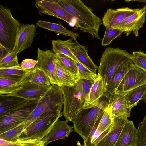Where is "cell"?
<instances>
[{
  "mask_svg": "<svg viewBox=\"0 0 146 146\" xmlns=\"http://www.w3.org/2000/svg\"><path fill=\"white\" fill-rule=\"evenodd\" d=\"M37 63L35 67L42 70L46 74L52 85L60 86L56 74V54L48 49L44 50L38 48Z\"/></svg>",
  "mask_w": 146,
  "mask_h": 146,
  "instance_id": "obj_9",
  "label": "cell"
},
{
  "mask_svg": "<svg viewBox=\"0 0 146 146\" xmlns=\"http://www.w3.org/2000/svg\"><path fill=\"white\" fill-rule=\"evenodd\" d=\"M31 70H24L21 66L8 68H0V78H7L22 81L25 80Z\"/></svg>",
  "mask_w": 146,
  "mask_h": 146,
  "instance_id": "obj_25",
  "label": "cell"
},
{
  "mask_svg": "<svg viewBox=\"0 0 146 146\" xmlns=\"http://www.w3.org/2000/svg\"><path fill=\"white\" fill-rule=\"evenodd\" d=\"M127 120L124 117L113 118V123L110 130L95 146H114Z\"/></svg>",
  "mask_w": 146,
  "mask_h": 146,
  "instance_id": "obj_17",
  "label": "cell"
},
{
  "mask_svg": "<svg viewBox=\"0 0 146 146\" xmlns=\"http://www.w3.org/2000/svg\"><path fill=\"white\" fill-rule=\"evenodd\" d=\"M37 62V60L32 59H25L22 61L21 66L24 70L32 69L35 68Z\"/></svg>",
  "mask_w": 146,
  "mask_h": 146,
  "instance_id": "obj_38",
  "label": "cell"
},
{
  "mask_svg": "<svg viewBox=\"0 0 146 146\" xmlns=\"http://www.w3.org/2000/svg\"><path fill=\"white\" fill-rule=\"evenodd\" d=\"M57 60L67 70L78 76V67L75 61L71 58L62 54H56Z\"/></svg>",
  "mask_w": 146,
  "mask_h": 146,
  "instance_id": "obj_31",
  "label": "cell"
},
{
  "mask_svg": "<svg viewBox=\"0 0 146 146\" xmlns=\"http://www.w3.org/2000/svg\"><path fill=\"white\" fill-rule=\"evenodd\" d=\"M127 1V2H129V1H137V2H143V3H146V0H126V1Z\"/></svg>",
  "mask_w": 146,
  "mask_h": 146,
  "instance_id": "obj_42",
  "label": "cell"
},
{
  "mask_svg": "<svg viewBox=\"0 0 146 146\" xmlns=\"http://www.w3.org/2000/svg\"><path fill=\"white\" fill-rule=\"evenodd\" d=\"M25 80L40 85L52 86L49 78L44 72L41 68L36 67L31 70Z\"/></svg>",
  "mask_w": 146,
  "mask_h": 146,
  "instance_id": "obj_26",
  "label": "cell"
},
{
  "mask_svg": "<svg viewBox=\"0 0 146 146\" xmlns=\"http://www.w3.org/2000/svg\"><path fill=\"white\" fill-rule=\"evenodd\" d=\"M39 100H29L26 104L0 117V134L23 122L36 107Z\"/></svg>",
  "mask_w": 146,
  "mask_h": 146,
  "instance_id": "obj_7",
  "label": "cell"
},
{
  "mask_svg": "<svg viewBox=\"0 0 146 146\" xmlns=\"http://www.w3.org/2000/svg\"><path fill=\"white\" fill-rule=\"evenodd\" d=\"M104 94L102 80L98 74L97 80L92 85L87 99L84 104L83 108L89 109L97 106Z\"/></svg>",
  "mask_w": 146,
  "mask_h": 146,
  "instance_id": "obj_22",
  "label": "cell"
},
{
  "mask_svg": "<svg viewBox=\"0 0 146 146\" xmlns=\"http://www.w3.org/2000/svg\"><path fill=\"white\" fill-rule=\"evenodd\" d=\"M136 129L133 121L128 119L114 146H134Z\"/></svg>",
  "mask_w": 146,
  "mask_h": 146,
  "instance_id": "obj_21",
  "label": "cell"
},
{
  "mask_svg": "<svg viewBox=\"0 0 146 146\" xmlns=\"http://www.w3.org/2000/svg\"><path fill=\"white\" fill-rule=\"evenodd\" d=\"M19 66L17 55L12 52L0 60V68H8Z\"/></svg>",
  "mask_w": 146,
  "mask_h": 146,
  "instance_id": "obj_36",
  "label": "cell"
},
{
  "mask_svg": "<svg viewBox=\"0 0 146 146\" xmlns=\"http://www.w3.org/2000/svg\"><path fill=\"white\" fill-rule=\"evenodd\" d=\"M131 54L119 48L108 47L102 54L98 68V74L101 78L104 93L113 74L124 62L131 59Z\"/></svg>",
  "mask_w": 146,
  "mask_h": 146,
  "instance_id": "obj_3",
  "label": "cell"
},
{
  "mask_svg": "<svg viewBox=\"0 0 146 146\" xmlns=\"http://www.w3.org/2000/svg\"><path fill=\"white\" fill-rule=\"evenodd\" d=\"M22 146H45V143L42 140L25 141Z\"/></svg>",
  "mask_w": 146,
  "mask_h": 146,
  "instance_id": "obj_40",
  "label": "cell"
},
{
  "mask_svg": "<svg viewBox=\"0 0 146 146\" xmlns=\"http://www.w3.org/2000/svg\"><path fill=\"white\" fill-rule=\"evenodd\" d=\"M61 110L43 113L25 129L19 140H41L50 132L56 122L63 115Z\"/></svg>",
  "mask_w": 146,
  "mask_h": 146,
  "instance_id": "obj_4",
  "label": "cell"
},
{
  "mask_svg": "<svg viewBox=\"0 0 146 146\" xmlns=\"http://www.w3.org/2000/svg\"><path fill=\"white\" fill-rule=\"evenodd\" d=\"M134 146H146V115L136 129Z\"/></svg>",
  "mask_w": 146,
  "mask_h": 146,
  "instance_id": "obj_32",
  "label": "cell"
},
{
  "mask_svg": "<svg viewBox=\"0 0 146 146\" xmlns=\"http://www.w3.org/2000/svg\"><path fill=\"white\" fill-rule=\"evenodd\" d=\"M11 52L9 50L0 44V60Z\"/></svg>",
  "mask_w": 146,
  "mask_h": 146,
  "instance_id": "obj_41",
  "label": "cell"
},
{
  "mask_svg": "<svg viewBox=\"0 0 146 146\" xmlns=\"http://www.w3.org/2000/svg\"><path fill=\"white\" fill-rule=\"evenodd\" d=\"M56 74L60 86H74L79 80L78 76L65 68L57 60L56 63Z\"/></svg>",
  "mask_w": 146,
  "mask_h": 146,
  "instance_id": "obj_23",
  "label": "cell"
},
{
  "mask_svg": "<svg viewBox=\"0 0 146 146\" xmlns=\"http://www.w3.org/2000/svg\"><path fill=\"white\" fill-rule=\"evenodd\" d=\"M146 15V5L122 22L110 28L120 30L127 37L132 32L136 37L139 36V29L145 23Z\"/></svg>",
  "mask_w": 146,
  "mask_h": 146,
  "instance_id": "obj_10",
  "label": "cell"
},
{
  "mask_svg": "<svg viewBox=\"0 0 146 146\" xmlns=\"http://www.w3.org/2000/svg\"><path fill=\"white\" fill-rule=\"evenodd\" d=\"M80 80L81 82L82 97L85 103L90 92L92 85L94 82L85 79Z\"/></svg>",
  "mask_w": 146,
  "mask_h": 146,
  "instance_id": "obj_37",
  "label": "cell"
},
{
  "mask_svg": "<svg viewBox=\"0 0 146 146\" xmlns=\"http://www.w3.org/2000/svg\"><path fill=\"white\" fill-rule=\"evenodd\" d=\"M58 4L77 21L76 29L89 33L94 38L100 40L98 32L102 20L92 9L80 0H57Z\"/></svg>",
  "mask_w": 146,
  "mask_h": 146,
  "instance_id": "obj_1",
  "label": "cell"
},
{
  "mask_svg": "<svg viewBox=\"0 0 146 146\" xmlns=\"http://www.w3.org/2000/svg\"><path fill=\"white\" fill-rule=\"evenodd\" d=\"M67 42V40L63 41L60 39L52 40V50L55 54H64L71 58L75 62H79L69 49Z\"/></svg>",
  "mask_w": 146,
  "mask_h": 146,
  "instance_id": "obj_29",
  "label": "cell"
},
{
  "mask_svg": "<svg viewBox=\"0 0 146 146\" xmlns=\"http://www.w3.org/2000/svg\"><path fill=\"white\" fill-rule=\"evenodd\" d=\"M29 100L14 95L0 94V117L22 106Z\"/></svg>",
  "mask_w": 146,
  "mask_h": 146,
  "instance_id": "obj_19",
  "label": "cell"
},
{
  "mask_svg": "<svg viewBox=\"0 0 146 146\" xmlns=\"http://www.w3.org/2000/svg\"><path fill=\"white\" fill-rule=\"evenodd\" d=\"M78 69L79 79H85L94 82L98 77V74L90 70L80 63L75 62Z\"/></svg>",
  "mask_w": 146,
  "mask_h": 146,
  "instance_id": "obj_34",
  "label": "cell"
},
{
  "mask_svg": "<svg viewBox=\"0 0 146 146\" xmlns=\"http://www.w3.org/2000/svg\"><path fill=\"white\" fill-rule=\"evenodd\" d=\"M145 84L146 72L134 64L119 84L115 94L124 93Z\"/></svg>",
  "mask_w": 146,
  "mask_h": 146,
  "instance_id": "obj_11",
  "label": "cell"
},
{
  "mask_svg": "<svg viewBox=\"0 0 146 146\" xmlns=\"http://www.w3.org/2000/svg\"><path fill=\"white\" fill-rule=\"evenodd\" d=\"M22 25L14 18L10 9L0 5V44L12 52Z\"/></svg>",
  "mask_w": 146,
  "mask_h": 146,
  "instance_id": "obj_5",
  "label": "cell"
},
{
  "mask_svg": "<svg viewBox=\"0 0 146 146\" xmlns=\"http://www.w3.org/2000/svg\"><path fill=\"white\" fill-rule=\"evenodd\" d=\"M139 9H131L127 7L116 9H109L105 13L102 18V24L108 28L116 25L136 12Z\"/></svg>",
  "mask_w": 146,
  "mask_h": 146,
  "instance_id": "obj_14",
  "label": "cell"
},
{
  "mask_svg": "<svg viewBox=\"0 0 146 146\" xmlns=\"http://www.w3.org/2000/svg\"><path fill=\"white\" fill-rule=\"evenodd\" d=\"M24 141L19 140L16 142H12L0 138V146H22Z\"/></svg>",
  "mask_w": 146,
  "mask_h": 146,
  "instance_id": "obj_39",
  "label": "cell"
},
{
  "mask_svg": "<svg viewBox=\"0 0 146 146\" xmlns=\"http://www.w3.org/2000/svg\"><path fill=\"white\" fill-rule=\"evenodd\" d=\"M68 121L59 119L56 122L48 133L42 140L45 143V146L56 140L65 139L74 131L73 127L68 124Z\"/></svg>",
  "mask_w": 146,
  "mask_h": 146,
  "instance_id": "obj_16",
  "label": "cell"
},
{
  "mask_svg": "<svg viewBox=\"0 0 146 146\" xmlns=\"http://www.w3.org/2000/svg\"><path fill=\"white\" fill-rule=\"evenodd\" d=\"M111 113L113 118L130 116L131 109L125 99V94H115L111 96Z\"/></svg>",
  "mask_w": 146,
  "mask_h": 146,
  "instance_id": "obj_18",
  "label": "cell"
},
{
  "mask_svg": "<svg viewBox=\"0 0 146 146\" xmlns=\"http://www.w3.org/2000/svg\"><path fill=\"white\" fill-rule=\"evenodd\" d=\"M127 102L132 110L136 106L146 94V84L138 87L124 93Z\"/></svg>",
  "mask_w": 146,
  "mask_h": 146,
  "instance_id": "obj_27",
  "label": "cell"
},
{
  "mask_svg": "<svg viewBox=\"0 0 146 146\" xmlns=\"http://www.w3.org/2000/svg\"><path fill=\"white\" fill-rule=\"evenodd\" d=\"M60 87L63 98V115L68 121L72 122L76 115L83 108L84 103L80 80L74 86Z\"/></svg>",
  "mask_w": 146,
  "mask_h": 146,
  "instance_id": "obj_6",
  "label": "cell"
},
{
  "mask_svg": "<svg viewBox=\"0 0 146 146\" xmlns=\"http://www.w3.org/2000/svg\"><path fill=\"white\" fill-rule=\"evenodd\" d=\"M72 38L67 40V45L70 50L79 62L93 72L96 73L97 66L88 54L86 47L79 44L77 41L73 42Z\"/></svg>",
  "mask_w": 146,
  "mask_h": 146,
  "instance_id": "obj_15",
  "label": "cell"
},
{
  "mask_svg": "<svg viewBox=\"0 0 146 146\" xmlns=\"http://www.w3.org/2000/svg\"><path fill=\"white\" fill-rule=\"evenodd\" d=\"M37 26L47 30L52 31L56 33L66 36L70 37L76 41L79 36L77 33L72 31L64 27L61 23H57L42 20H38L36 23Z\"/></svg>",
  "mask_w": 146,
  "mask_h": 146,
  "instance_id": "obj_24",
  "label": "cell"
},
{
  "mask_svg": "<svg viewBox=\"0 0 146 146\" xmlns=\"http://www.w3.org/2000/svg\"><path fill=\"white\" fill-rule=\"evenodd\" d=\"M134 65L131 59L123 63L112 76L106 93L110 95H114L116 89L125 76Z\"/></svg>",
  "mask_w": 146,
  "mask_h": 146,
  "instance_id": "obj_20",
  "label": "cell"
},
{
  "mask_svg": "<svg viewBox=\"0 0 146 146\" xmlns=\"http://www.w3.org/2000/svg\"><path fill=\"white\" fill-rule=\"evenodd\" d=\"M131 59L135 65L146 72V54L141 51L133 52Z\"/></svg>",
  "mask_w": 146,
  "mask_h": 146,
  "instance_id": "obj_35",
  "label": "cell"
},
{
  "mask_svg": "<svg viewBox=\"0 0 146 146\" xmlns=\"http://www.w3.org/2000/svg\"><path fill=\"white\" fill-rule=\"evenodd\" d=\"M141 100L144 101L146 104V94L143 97Z\"/></svg>",
  "mask_w": 146,
  "mask_h": 146,
  "instance_id": "obj_43",
  "label": "cell"
},
{
  "mask_svg": "<svg viewBox=\"0 0 146 146\" xmlns=\"http://www.w3.org/2000/svg\"><path fill=\"white\" fill-rule=\"evenodd\" d=\"M51 86L40 85L25 80L19 89L8 95L16 96L28 100H39Z\"/></svg>",
  "mask_w": 146,
  "mask_h": 146,
  "instance_id": "obj_13",
  "label": "cell"
},
{
  "mask_svg": "<svg viewBox=\"0 0 146 146\" xmlns=\"http://www.w3.org/2000/svg\"><path fill=\"white\" fill-rule=\"evenodd\" d=\"M25 129V124L23 122L16 127L0 134V138L10 141H17Z\"/></svg>",
  "mask_w": 146,
  "mask_h": 146,
  "instance_id": "obj_30",
  "label": "cell"
},
{
  "mask_svg": "<svg viewBox=\"0 0 146 146\" xmlns=\"http://www.w3.org/2000/svg\"><path fill=\"white\" fill-rule=\"evenodd\" d=\"M35 5L40 15H46L56 17L72 24L76 28V19L58 3L57 0H38ZM74 27V26H73Z\"/></svg>",
  "mask_w": 146,
  "mask_h": 146,
  "instance_id": "obj_8",
  "label": "cell"
},
{
  "mask_svg": "<svg viewBox=\"0 0 146 146\" xmlns=\"http://www.w3.org/2000/svg\"><path fill=\"white\" fill-rule=\"evenodd\" d=\"M25 80L18 81L9 78H0V94L14 92L21 87Z\"/></svg>",
  "mask_w": 146,
  "mask_h": 146,
  "instance_id": "obj_28",
  "label": "cell"
},
{
  "mask_svg": "<svg viewBox=\"0 0 146 146\" xmlns=\"http://www.w3.org/2000/svg\"><path fill=\"white\" fill-rule=\"evenodd\" d=\"M36 31L33 24H23L18 32L14 47L12 51L17 54L30 47L32 45Z\"/></svg>",
  "mask_w": 146,
  "mask_h": 146,
  "instance_id": "obj_12",
  "label": "cell"
},
{
  "mask_svg": "<svg viewBox=\"0 0 146 146\" xmlns=\"http://www.w3.org/2000/svg\"><path fill=\"white\" fill-rule=\"evenodd\" d=\"M105 33L102 39L101 46L109 45L114 39L119 36L123 32L120 29L105 27Z\"/></svg>",
  "mask_w": 146,
  "mask_h": 146,
  "instance_id": "obj_33",
  "label": "cell"
},
{
  "mask_svg": "<svg viewBox=\"0 0 146 146\" xmlns=\"http://www.w3.org/2000/svg\"><path fill=\"white\" fill-rule=\"evenodd\" d=\"M111 95L104 93L98 105L89 109L82 108L73 118L74 131L86 142L98 120L104 114L108 106Z\"/></svg>",
  "mask_w": 146,
  "mask_h": 146,
  "instance_id": "obj_2",
  "label": "cell"
}]
</instances>
